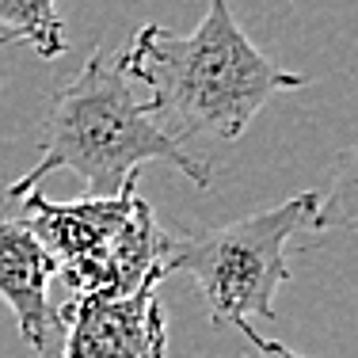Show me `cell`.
Listing matches in <instances>:
<instances>
[{
	"label": "cell",
	"mask_w": 358,
	"mask_h": 358,
	"mask_svg": "<svg viewBox=\"0 0 358 358\" xmlns=\"http://www.w3.org/2000/svg\"><path fill=\"white\" fill-rule=\"evenodd\" d=\"M65 324L57 358H168V320L157 286L110 297L84 294L57 305Z\"/></svg>",
	"instance_id": "cell-5"
},
{
	"label": "cell",
	"mask_w": 358,
	"mask_h": 358,
	"mask_svg": "<svg viewBox=\"0 0 358 358\" xmlns=\"http://www.w3.org/2000/svg\"><path fill=\"white\" fill-rule=\"evenodd\" d=\"M126 80L145 84V103L172 141L191 138L236 141L278 92L305 84L252 46L229 0H210L191 35L145 23L118 57Z\"/></svg>",
	"instance_id": "cell-1"
},
{
	"label": "cell",
	"mask_w": 358,
	"mask_h": 358,
	"mask_svg": "<svg viewBox=\"0 0 358 358\" xmlns=\"http://www.w3.org/2000/svg\"><path fill=\"white\" fill-rule=\"evenodd\" d=\"M152 160L172 164L194 187L214 183L206 160L168 138L126 73L96 50L88 65L50 99L38 160L31 172L8 183V199L38 191V183L54 172H73L88 191L84 199H115L138 183V172Z\"/></svg>",
	"instance_id": "cell-2"
},
{
	"label": "cell",
	"mask_w": 358,
	"mask_h": 358,
	"mask_svg": "<svg viewBox=\"0 0 358 358\" xmlns=\"http://www.w3.org/2000/svg\"><path fill=\"white\" fill-rule=\"evenodd\" d=\"M320 194L305 191L259 214L225 221L191 236H168L160 271L194 278L214 324L275 320V297L289 278L286 248L301 229L317 225Z\"/></svg>",
	"instance_id": "cell-4"
},
{
	"label": "cell",
	"mask_w": 358,
	"mask_h": 358,
	"mask_svg": "<svg viewBox=\"0 0 358 358\" xmlns=\"http://www.w3.org/2000/svg\"><path fill=\"white\" fill-rule=\"evenodd\" d=\"M236 331H241L244 339L255 347V355L259 358H305V355H297V351H289L286 343H278V339H267V336H259V331L252 328V324H236Z\"/></svg>",
	"instance_id": "cell-8"
},
{
	"label": "cell",
	"mask_w": 358,
	"mask_h": 358,
	"mask_svg": "<svg viewBox=\"0 0 358 358\" xmlns=\"http://www.w3.org/2000/svg\"><path fill=\"white\" fill-rule=\"evenodd\" d=\"M0 42H20L38 57H65L69 38L57 0H0Z\"/></svg>",
	"instance_id": "cell-7"
},
{
	"label": "cell",
	"mask_w": 358,
	"mask_h": 358,
	"mask_svg": "<svg viewBox=\"0 0 358 358\" xmlns=\"http://www.w3.org/2000/svg\"><path fill=\"white\" fill-rule=\"evenodd\" d=\"M23 225L54 255L57 278H65L73 297H126L141 286L164 282L160 259L168 252V233L138 194V183L115 199L76 202H54L42 191H31L23 194Z\"/></svg>",
	"instance_id": "cell-3"
},
{
	"label": "cell",
	"mask_w": 358,
	"mask_h": 358,
	"mask_svg": "<svg viewBox=\"0 0 358 358\" xmlns=\"http://www.w3.org/2000/svg\"><path fill=\"white\" fill-rule=\"evenodd\" d=\"M57 278V263L35 241L23 221L0 217V301L12 309L23 343L38 358L62 355L65 324L50 305V282Z\"/></svg>",
	"instance_id": "cell-6"
}]
</instances>
